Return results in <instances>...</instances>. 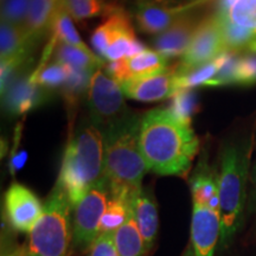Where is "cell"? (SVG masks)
I'll use <instances>...</instances> for the list:
<instances>
[{
	"label": "cell",
	"mask_w": 256,
	"mask_h": 256,
	"mask_svg": "<svg viewBox=\"0 0 256 256\" xmlns=\"http://www.w3.org/2000/svg\"><path fill=\"white\" fill-rule=\"evenodd\" d=\"M139 145L148 171L159 176L185 177L200 151L191 124L182 122L168 108L153 110L142 118Z\"/></svg>",
	"instance_id": "6da1fadb"
},
{
	"label": "cell",
	"mask_w": 256,
	"mask_h": 256,
	"mask_svg": "<svg viewBox=\"0 0 256 256\" xmlns=\"http://www.w3.org/2000/svg\"><path fill=\"white\" fill-rule=\"evenodd\" d=\"M69 76L66 81L60 87L62 96L68 107L69 113L75 112L76 106L82 100L84 95H87L89 82H90L92 75L95 70L88 69H78L69 66Z\"/></svg>",
	"instance_id": "603a6c76"
},
{
	"label": "cell",
	"mask_w": 256,
	"mask_h": 256,
	"mask_svg": "<svg viewBox=\"0 0 256 256\" xmlns=\"http://www.w3.org/2000/svg\"><path fill=\"white\" fill-rule=\"evenodd\" d=\"M226 50L216 14L203 17L194 31L190 46L182 56L178 66H176V74L182 75L200 68Z\"/></svg>",
	"instance_id": "ba28073f"
},
{
	"label": "cell",
	"mask_w": 256,
	"mask_h": 256,
	"mask_svg": "<svg viewBox=\"0 0 256 256\" xmlns=\"http://www.w3.org/2000/svg\"><path fill=\"white\" fill-rule=\"evenodd\" d=\"M2 256H23V247H18Z\"/></svg>",
	"instance_id": "74e56055"
},
{
	"label": "cell",
	"mask_w": 256,
	"mask_h": 256,
	"mask_svg": "<svg viewBox=\"0 0 256 256\" xmlns=\"http://www.w3.org/2000/svg\"><path fill=\"white\" fill-rule=\"evenodd\" d=\"M132 211L140 232H142L144 242H145L146 252L148 255L154 248L159 228L158 208H156L154 198L148 191L142 188L134 198Z\"/></svg>",
	"instance_id": "e0dca14e"
},
{
	"label": "cell",
	"mask_w": 256,
	"mask_h": 256,
	"mask_svg": "<svg viewBox=\"0 0 256 256\" xmlns=\"http://www.w3.org/2000/svg\"><path fill=\"white\" fill-rule=\"evenodd\" d=\"M248 168L249 153L244 144L232 142L224 147L218 174L222 249L229 247L242 226Z\"/></svg>",
	"instance_id": "277c9868"
},
{
	"label": "cell",
	"mask_w": 256,
	"mask_h": 256,
	"mask_svg": "<svg viewBox=\"0 0 256 256\" xmlns=\"http://www.w3.org/2000/svg\"><path fill=\"white\" fill-rule=\"evenodd\" d=\"M69 66L54 62L46 64L43 66H37V69L30 75V81L40 87L54 90L62 87L69 76Z\"/></svg>",
	"instance_id": "83f0119b"
},
{
	"label": "cell",
	"mask_w": 256,
	"mask_h": 256,
	"mask_svg": "<svg viewBox=\"0 0 256 256\" xmlns=\"http://www.w3.org/2000/svg\"><path fill=\"white\" fill-rule=\"evenodd\" d=\"M72 20L74 19L70 17L68 12L62 6L58 5L50 26L51 42H54L56 46L63 43L66 44V46H72L78 48V49L84 50L87 52H92L87 46V44L81 40Z\"/></svg>",
	"instance_id": "7402d4cb"
},
{
	"label": "cell",
	"mask_w": 256,
	"mask_h": 256,
	"mask_svg": "<svg viewBox=\"0 0 256 256\" xmlns=\"http://www.w3.org/2000/svg\"><path fill=\"white\" fill-rule=\"evenodd\" d=\"M87 102L90 121L102 132L130 113L124 102V94L120 84L102 68L92 72Z\"/></svg>",
	"instance_id": "52a82bcc"
},
{
	"label": "cell",
	"mask_w": 256,
	"mask_h": 256,
	"mask_svg": "<svg viewBox=\"0 0 256 256\" xmlns=\"http://www.w3.org/2000/svg\"><path fill=\"white\" fill-rule=\"evenodd\" d=\"M126 98L140 102H156L170 98L177 90L176 66L165 72L146 78H132L120 83Z\"/></svg>",
	"instance_id": "4fadbf2b"
},
{
	"label": "cell",
	"mask_w": 256,
	"mask_h": 256,
	"mask_svg": "<svg viewBox=\"0 0 256 256\" xmlns=\"http://www.w3.org/2000/svg\"><path fill=\"white\" fill-rule=\"evenodd\" d=\"M104 178V133L90 120H83L64 150L56 184L63 188L74 208Z\"/></svg>",
	"instance_id": "3957f363"
},
{
	"label": "cell",
	"mask_w": 256,
	"mask_h": 256,
	"mask_svg": "<svg viewBox=\"0 0 256 256\" xmlns=\"http://www.w3.org/2000/svg\"><path fill=\"white\" fill-rule=\"evenodd\" d=\"M220 64L215 58L206 66H200L182 75L176 74V86L177 89H194L200 86H209L211 80L217 75Z\"/></svg>",
	"instance_id": "4dcf8cb0"
},
{
	"label": "cell",
	"mask_w": 256,
	"mask_h": 256,
	"mask_svg": "<svg viewBox=\"0 0 256 256\" xmlns=\"http://www.w3.org/2000/svg\"><path fill=\"white\" fill-rule=\"evenodd\" d=\"M215 14L218 19L224 44L228 50L241 51L244 48H248L256 38L255 31L232 23L226 14H220L217 12H215Z\"/></svg>",
	"instance_id": "d4e9b609"
},
{
	"label": "cell",
	"mask_w": 256,
	"mask_h": 256,
	"mask_svg": "<svg viewBox=\"0 0 256 256\" xmlns=\"http://www.w3.org/2000/svg\"><path fill=\"white\" fill-rule=\"evenodd\" d=\"M255 34H256V31H255Z\"/></svg>",
	"instance_id": "7bdbcfd3"
},
{
	"label": "cell",
	"mask_w": 256,
	"mask_h": 256,
	"mask_svg": "<svg viewBox=\"0 0 256 256\" xmlns=\"http://www.w3.org/2000/svg\"><path fill=\"white\" fill-rule=\"evenodd\" d=\"M194 8L168 6L156 0H136L134 2V19L138 28L146 34L158 36Z\"/></svg>",
	"instance_id": "30bf717a"
},
{
	"label": "cell",
	"mask_w": 256,
	"mask_h": 256,
	"mask_svg": "<svg viewBox=\"0 0 256 256\" xmlns=\"http://www.w3.org/2000/svg\"><path fill=\"white\" fill-rule=\"evenodd\" d=\"M107 2H108V0H107ZM115 2H116V0H110V4H116Z\"/></svg>",
	"instance_id": "b9f144b4"
},
{
	"label": "cell",
	"mask_w": 256,
	"mask_h": 256,
	"mask_svg": "<svg viewBox=\"0 0 256 256\" xmlns=\"http://www.w3.org/2000/svg\"><path fill=\"white\" fill-rule=\"evenodd\" d=\"M26 160H28L26 151L12 153L11 159H10V162H8V168H10V171H11V174H16L19 170L23 168L24 165L26 164Z\"/></svg>",
	"instance_id": "d590c367"
},
{
	"label": "cell",
	"mask_w": 256,
	"mask_h": 256,
	"mask_svg": "<svg viewBox=\"0 0 256 256\" xmlns=\"http://www.w3.org/2000/svg\"><path fill=\"white\" fill-rule=\"evenodd\" d=\"M34 44L25 36L23 28L2 22L0 26V57L2 62L16 58H28Z\"/></svg>",
	"instance_id": "ffe728a7"
},
{
	"label": "cell",
	"mask_w": 256,
	"mask_h": 256,
	"mask_svg": "<svg viewBox=\"0 0 256 256\" xmlns=\"http://www.w3.org/2000/svg\"><path fill=\"white\" fill-rule=\"evenodd\" d=\"M142 118L130 113L104 132V178L110 197L133 203L148 171L139 145Z\"/></svg>",
	"instance_id": "7a4b0ae2"
},
{
	"label": "cell",
	"mask_w": 256,
	"mask_h": 256,
	"mask_svg": "<svg viewBox=\"0 0 256 256\" xmlns=\"http://www.w3.org/2000/svg\"><path fill=\"white\" fill-rule=\"evenodd\" d=\"M6 220L14 230L30 234L43 215L44 203L31 188L12 183L4 194Z\"/></svg>",
	"instance_id": "9c48e42d"
},
{
	"label": "cell",
	"mask_w": 256,
	"mask_h": 256,
	"mask_svg": "<svg viewBox=\"0 0 256 256\" xmlns=\"http://www.w3.org/2000/svg\"><path fill=\"white\" fill-rule=\"evenodd\" d=\"M183 256H196V255H194V249H192V247H191V244L188 246L186 250H185V252H184V255H183Z\"/></svg>",
	"instance_id": "ab89813d"
},
{
	"label": "cell",
	"mask_w": 256,
	"mask_h": 256,
	"mask_svg": "<svg viewBox=\"0 0 256 256\" xmlns=\"http://www.w3.org/2000/svg\"><path fill=\"white\" fill-rule=\"evenodd\" d=\"M254 180H255V186H256V166H255V174H254Z\"/></svg>",
	"instance_id": "60d3db41"
},
{
	"label": "cell",
	"mask_w": 256,
	"mask_h": 256,
	"mask_svg": "<svg viewBox=\"0 0 256 256\" xmlns=\"http://www.w3.org/2000/svg\"><path fill=\"white\" fill-rule=\"evenodd\" d=\"M72 255V206L60 185L55 184L44 202L43 215L28 234L23 256Z\"/></svg>",
	"instance_id": "5b68a950"
},
{
	"label": "cell",
	"mask_w": 256,
	"mask_h": 256,
	"mask_svg": "<svg viewBox=\"0 0 256 256\" xmlns=\"http://www.w3.org/2000/svg\"><path fill=\"white\" fill-rule=\"evenodd\" d=\"M192 204L209 206L211 198L218 194V174L208 164L204 156L190 178Z\"/></svg>",
	"instance_id": "d6986e66"
},
{
	"label": "cell",
	"mask_w": 256,
	"mask_h": 256,
	"mask_svg": "<svg viewBox=\"0 0 256 256\" xmlns=\"http://www.w3.org/2000/svg\"><path fill=\"white\" fill-rule=\"evenodd\" d=\"M114 246L119 256H147L145 242L130 209L126 222L113 232Z\"/></svg>",
	"instance_id": "44dd1931"
},
{
	"label": "cell",
	"mask_w": 256,
	"mask_h": 256,
	"mask_svg": "<svg viewBox=\"0 0 256 256\" xmlns=\"http://www.w3.org/2000/svg\"><path fill=\"white\" fill-rule=\"evenodd\" d=\"M168 60L158 51L146 49L136 56L112 60L106 64L104 68L106 72L120 84L128 80L146 78L165 72L170 68Z\"/></svg>",
	"instance_id": "8fae6325"
},
{
	"label": "cell",
	"mask_w": 256,
	"mask_h": 256,
	"mask_svg": "<svg viewBox=\"0 0 256 256\" xmlns=\"http://www.w3.org/2000/svg\"><path fill=\"white\" fill-rule=\"evenodd\" d=\"M202 18L194 14H188L182 17L168 30L160 34L153 40V48L166 58L183 56L190 46L194 31Z\"/></svg>",
	"instance_id": "2e32d148"
},
{
	"label": "cell",
	"mask_w": 256,
	"mask_h": 256,
	"mask_svg": "<svg viewBox=\"0 0 256 256\" xmlns=\"http://www.w3.org/2000/svg\"><path fill=\"white\" fill-rule=\"evenodd\" d=\"M110 192L106 178L89 188L72 208V255H84L100 235Z\"/></svg>",
	"instance_id": "8992f818"
},
{
	"label": "cell",
	"mask_w": 256,
	"mask_h": 256,
	"mask_svg": "<svg viewBox=\"0 0 256 256\" xmlns=\"http://www.w3.org/2000/svg\"><path fill=\"white\" fill-rule=\"evenodd\" d=\"M60 5L75 22L106 16L110 8L107 0H60Z\"/></svg>",
	"instance_id": "4316f807"
},
{
	"label": "cell",
	"mask_w": 256,
	"mask_h": 256,
	"mask_svg": "<svg viewBox=\"0 0 256 256\" xmlns=\"http://www.w3.org/2000/svg\"><path fill=\"white\" fill-rule=\"evenodd\" d=\"M88 256H119L114 246L113 234H100L92 243Z\"/></svg>",
	"instance_id": "e575fe53"
},
{
	"label": "cell",
	"mask_w": 256,
	"mask_h": 256,
	"mask_svg": "<svg viewBox=\"0 0 256 256\" xmlns=\"http://www.w3.org/2000/svg\"><path fill=\"white\" fill-rule=\"evenodd\" d=\"M240 54L241 51L226 50L216 57L217 62L220 64V69L217 75L210 81L209 86L218 87V86L238 84V66L242 57Z\"/></svg>",
	"instance_id": "f1b7e54d"
},
{
	"label": "cell",
	"mask_w": 256,
	"mask_h": 256,
	"mask_svg": "<svg viewBox=\"0 0 256 256\" xmlns=\"http://www.w3.org/2000/svg\"><path fill=\"white\" fill-rule=\"evenodd\" d=\"M156 2L168 6H176V8H184V6H186V8H194L206 4L210 0H156Z\"/></svg>",
	"instance_id": "8d00e7d4"
},
{
	"label": "cell",
	"mask_w": 256,
	"mask_h": 256,
	"mask_svg": "<svg viewBox=\"0 0 256 256\" xmlns=\"http://www.w3.org/2000/svg\"><path fill=\"white\" fill-rule=\"evenodd\" d=\"M220 238V214L209 206L192 204L191 247L196 256H214Z\"/></svg>",
	"instance_id": "7c38bea8"
},
{
	"label": "cell",
	"mask_w": 256,
	"mask_h": 256,
	"mask_svg": "<svg viewBox=\"0 0 256 256\" xmlns=\"http://www.w3.org/2000/svg\"><path fill=\"white\" fill-rule=\"evenodd\" d=\"M256 83V56L243 55L238 66V84L252 86Z\"/></svg>",
	"instance_id": "836d02e7"
},
{
	"label": "cell",
	"mask_w": 256,
	"mask_h": 256,
	"mask_svg": "<svg viewBox=\"0 0 256 256\" xmlns=\"http://www.w3.org/2000/svg\"><path fill=\"white\" fill-rule=\"evenodd\" d=\"M30 0H2V22L20 26L26 18Z\"/></svg>",
	"instance_id": "d6a6232c"
},
{
	"label": "cell",
	"mask_w": 256,
	"mask_h": 256,
	"mask_svg": "<svg viewBox=\"0 0 256 256\" xmlns=\"http://www.w3.org/2000/svg\"><path fill=\"white\" fill-rule=\"evenodd\" d=\"M58 5L60 0H30L26 18L22 28L31 44L37 43L48 31H50Z\"/></svg>",
	"instance_id": "ac0fdd59"
},
{
	"label": "cell",
	"mask_w": 256,
	"mask_h": 256,
	"mask_svg": "<svg viewBox=\"0 0 256 256\" xmlns=\"http://www.w3.org/2000/svg\"><path fill=\"white\" fill-rule=\"evenodd\" d=\"M170 100L168 110L182 122L191 124L192 118L200 108L197 92L194 89H177Z\"/></svg>",
	"instance_id": "484cf974"
},
{
	"label": "cell",
	"mask_w": 256,
	"mask_h": 256,
	"mask_svg": "<svg viewBox=\"0 0 256 256\" xmlns=\"http://www.w3.org/2000/svg\"><path fill=\"white\" fill-rule=\"evenodd\" d=\"M55 60L58 63L66 64L72 68L78 69H88L96 70L102 68L106 64L100 56L94 52H87V51L78 49V48L66 46V44H57L55 51Z\"/></svg>",
	"instance_id": "cb8c5ba5"
},
{
	"label": "cell",
	"mask_w": 256,
	"mask_h": 256,
	"mask_svg": "<svg viewBox=\"0 0 256 256\" xmlns=\"http://www.w3.org/2000/svg\"><path fill=\"white\" fill-rule=\"evenodd\" d=\"M136 36L130 14L118 4H110L104 22L92 31V46L98 56L104 57L108 46L124 37Z\"/></svg>",
	"instance_id": "9a60e30c"
},
{
	"label": "cell",
	"mask_w": 256,
	"mask_h": 256,
	"mask_svg": "<svg viewBox=\"0 0 256 256\" xmlns=\"http://www.w3.org/2000/svg\"><path fill=\"white\" fill-rule=\"evenodd\" d=\"M51 92L32 83L30 76L25 72L20 74L2 94L5 110L11 115H22L36 110L50 100L52 96Z\"/></svg>",
	"instance_id": "5bb4252c"
},
{
	"label": "cell",
	"mask_w": 256,
	"mask_h": 256,
	"mask_svg": "<svg viewBox=\"0 0 256 256\" xmlns=\"http://www.w3.org/2000/svg\"><path fill=\"white\" fill-rule=\"evenodd\" d=\"M226 16L232 23L256 31V0H238Z\"/></svg>",
	"instance_id": "1f68e13d"
},
{
	"label": "cell",
	"mask_w": 256,
	"mask_h": 256,
	"mask_svg": "<svg viewBox=\"0 0 256 256\" xmlns=\"http://www.w3.org/2000/svg\"><path fill=\"white\" fill-rule=\"evenodd\" d=\"M248 50L249 51H252V54H256V38L250 44H249V46H248Z\"/></svg>",
	"instance_id": "f35d334b"
},
{
	"label": "cell",
	"mask_w": 256,
	"mask_h": 256,
	"mask_svg": "<svg viewBox=\"0 0 256 256\" xmlns=\"http://www.w3.org/2000/svg\"><path fill=\"white\" fill-rule=\"evenodd\" d=\"M132 209V203L116 197H110L101 220L100 234H113L126 222Z\"/></svg>",
	"instance_id": "f546056e"
}]
</instances>
